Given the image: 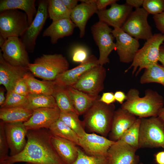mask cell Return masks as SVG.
<instances>
[{"label":"cell","instance_id":"obj_1","mask_svg":"<svg viewBox=\"0 0 164 164\" xmlns=\"http://www.w3.org/2000/svg\"><path fill=\"white\" fill-rule=\"evenodd\" d=\"M52 135L48 129L28 130L27 142L23 150L16 155H9L4 161L12 164L22 162L33 164H64L53 147Z\"/></svg>","mask_w":164,"mask_h":164},{"label":"cell","instance_id":"obj_2","mask_svg":"<svg viewBox=\"0 0 164 164\" xmlns=\"http://www.w3.org/2000/svg\"><path fill=\"white\" fill-rule=\"evenodd\" d=\"M125 101L121 108L128 111L139 118L157 117L160 110L163 108V97L156 91L147 89L145 96L140 97L138 90L130 89L126 94Z\"/></svg>","mask_w":164,"mask_h":164},{"label":"cell","instance_id":"obj_3","mask_svg":"<svg viewBox=\"0 0 164 164\" xmlns=\"http://www.w3.org/2000/svg\"><path fill=\"white\" fill-rule=\"evenodd\" d=\"M100 98L84 114L83 122L91 132L106 137L111 129L115 107L113 103L107 104L101 101Z\"/></svg>","mask_w":164,"mask_h":164},{"label":"cell","instance_id":"obj_4","mask_svg":"<svg viewBox=\"0 0 164 164\" xmlns=\"http://www.w3.org/2000/svg\"><path fill=\"white\" fill-rule=\"evenodd\" d=\"M69 64L62 54H43L28 66L34 76L43 80L54 81L60 74L69 70Z\"/></svg>","mask_w":164,"mask_h":164},{"label":"cell","instance_id":"obj_5","mask_svg":"<svg viewBox=\"0 0 164 164\" xmlns=\"http://www.w3.org/2000/svg\"><path fill=\"white\" fill-rule=\"evenodd\" d=\"M164 42V34L161 33L153 34L138 50L131 65L125 72H127L132 68V74H134L138 69L136 76L142 69L158 64L160 47Z\"/></svg>","mask_w":164,"mask_h":164},{"label":"cell","instance_id":"obj_6","mask_svg":"<svg viewBox=\"0 0 164 164\" xmlns=\"http://www.w3.org/2000/svg\"><path fill=\"white\" fill-rule=\"evenodd\" d=\"M139 148H164V122L158 116L141 118Z\"/></svg>","mask_w":164,"mask_h":164},{"label":"cell","instance_id":"obj_7","mask_svg":"<svg viewBox=\"0 0 164 164\" xmlns=\"http://www.w3.org/2000/svg\"><path fill=\"white\" fill-rule=\"evenodd\" d=\"M0 12V36L6 40L11 37H21L29 26L26 14L17 9Z\"/></svg>","mask_w":164,"mask_h":164},{"label":"cell","instance_id":"obj_8","mask_svg":"<svg viewBox=\"0 0 164 164\" xmlns=\"http://www.w3.org/2000/svg\"><path fill=\"white\" fill-rule=\"evenodd\" d=\"M91 30L99 50V64L103 66L109 63L108 56L112 50L116 49L112 29L106 23L99 21L91 26Z\"/></svg>","mask_w":164,"mask_h":164},{"label":"cell","instance_id":"obj_9","mask_svg":"<svg viewBox=\"0 0 164 164\" xmlns=\"http://www.w3.org/2000/svg\"><path fill=\"white\" fill-rule=\"evenodd\" d=\"M149 15L143 8L136 9L132 12L121 28L138 40H146L153 35L148 21Z\"/></svg>","mask_w":164,"mask_h":164},{"label":"cell","instance_id":"obj_10","mask_svg":"<svg viewBox=\"0 0 164 164\" xmlns=\"http://www.w3.org/2000/svg\"><path fill=\"white\" fill-rule=\"evenodd\" d=\"M106 74L105 68L98 65L85 73L71 87L84 93L98 96L104 89Z\"/></svg>","mask_w":164,"mask_h":164},{"label":"cell","instance_id":"obj_11","mask_svg":"<svg viewBox=\"0 0 164 164\" xmlns=\"http://www.w3.org/2000/svg\"><path fill=\"white\" fill-rule=\"evenodd\" d=\"M48 16L47 0L39 1L36 16L32 23L21 37L28 52H33L37 37Z\"/></svg>","mask_w":164,"mask_h":164},{"label":"cell","instance_id":"obj_12","mask_svg":"<svg viewBox=\"0 0 164 164\" xmlns=\"http://www.w3.org/2000/svg\"><path fill=\"white\" fill-rule=\"evenodd\" d=\"M0 48L3 58L10 64L28 67L30 63L28 51L19 37L8 38Z\"/></svg>","mask_w":164,"mask_h":164},{"label":"cell","instance_id":"obj_13","mask_svg":"<svg viewBox=\"0 0 164 164\" xmlns=\"http://www.w3.org/2000/svg\"><path fill=\"white\" fill-rule=\"evenodd\" d=\"M112 33L116 40V49L120 62H132L139 50L138 40L124 32L121 28H114Z\"/></svg>","mask_w":164,"mask_h":164},{"label":"cell","instance_id":"obj_14","mask_svg":"<svg viewBox=\"0 0 164 164\" xmlns=\"http://www.w3.org/2000/svg\"><path fill=\"white\" fill-rule=\"evenodd\" d=\"M115 142L95 133L86 132L79 137V146L87 155L107 157L109 149Z\"/></svg>","mask_w":164,"mask_h":164},{"label":"cell","instance_id":"obj_15","mask_svg":"<svg viewBox=\"0 0 164 164\" xmlns=\"http://www.w3.org/2000/svg\"><path fill=\"white\" fill-rule=\"evenodd\" d=\"M138 149L121 140L116 141L108 151V164H138Z\"/></svg>","mask_w":164,"mask_h":164},{"label":"cell","instance_id":"obj_16","mask_svg":"<svg viewBox=\"0 0 164 164\" xmlns=\"http://www.w3.org/2000/svg\"><path fill=\"white\" fill-rule=\"evenodd\" d=\"M132 8L126 4L115 3L108 9L98 11L99 21L114 28H121L132 12Z\"/></svg>","mask_w":164,"mask_h":164},{"label":"cell","instance_id":"obj_17","mask_svg":"<svg viewBox=\"0 0 164 164\" xmlns=\"http://www.w3.org/2000/svg\"><path fill=\"white\" fill-rule=\"evenodd\" d=\"M4 129L10 150V156L19 153L26 144L28 130L23 123H4Z\"/></svg>","mask_w":164,"mask_h":164},{"label":"cell","instance_id":"obj_18","mask_svg":"<svg viewBox=\"0 0 164 164\" xmlns=\"http://www.w3.org/2000/svg\"><path fill=\"white\" fill-rule=\"evenodd\" d=\"M60 112L58 107L37 109L33 110L31 117L23 124L28 130L49 129L59 118Z\"/></svg>","mask_w":164,"mask_h":164},{"label":"cell","instance_id":"obj_19","mask_svg":"<svg viewBox=\"0 0 164 164\" xmlns=\"http://www.w3.org/2000/svg\"><path fill=\"white\" fill-rule=\"evenodd\" d=\"M98 65V59L93 55H90L85 61L61 74L53 81L59 86H72L85 73Z\"/></svg>","mask_w":164,"mask_h":164},{"label":"cell","instance_id":"obj_20","mask_svg":"<svg viewBox=\"0 0 164 164\" xmlns=\"http://www.w3.org/2000/svg\"><path fill=\"white\" fill-rule=\"evenodd\" d=\"M30 72L28 67L12 65L3 58L0 52V84L7 91L12 90L16 82Z\"/></svg>","mask_w":164,"mask_h":164},{"label":"cell","instance_id":"obj_21","mask_svg":"<svg viewBox=\"0 0 164 164\" xmlns=\"http://www.w3.org/2000/svg\"><path fill=\"white\" fill-rule=\"evenodd\" d=\"M137 119L135 116L121 108L115 110L111 129L108 135L109 139L114 142L120 140Z\"/></svg>","mask_w":164,"mask_h":164},{"label":"cell","instance_id":"obj_22","mask_svg":"<svg viewBox=\"0 0 164 164\" xmlns=\"http://www.w3.org/2000/svg\"><path fill=\"white\" fill-rule=\"evenodd\" d=\"M51 140L55 151L64 164H72L75 162L77 158L79 148L77 144L52 135Z\"/></svg>","mask_w":164,"mask_h":164},{"label":"cell","instance_id":"obj_23","mask_svg":"<svg viewBox=\"0 0 164 164\" xmlns=\"http://www.w3.org/2000/svg\"><path fill=\"white\" fill-rule=\"evenodd\" d=\"M76 27L70 18L53 21L43 32V36L50 37L51 43L55 44L59 39L71 35Z\"/></svg>","mask_w":164,"mask_h":164},{"label":"cell","instance_id":"obj_24","mask_svg":"<svg viewBox=\"0 0 164 164\" xmlns=\"http://www.w3.org/2000/svg\"><path fill=\"white\" fill-rule=\"evenodd\" d=\"M97 11L96 3L89 4L82 2L71 11L70 19L79 29L80 38H82L85 35L88 20Z\"/></svg>","mask_w":164,"mask_h":164},{"label":"cell","instance_id":"obj_25","mask_svg":"<svg viewBox=\"0 0 164 164\" xmlns=\"http://www.w3.org/2000/svg\"><path fill=\"white\" fill-rule=\"evenodd\" d=\"M71 98L74 108L79 115L84 114L100 97L89 94L71 86L66 87Z\"/></svg>","mask_w":164,"mask_h":164},{"label":"cell","instance_id":"obj_26","mask_svg":"<svg viewBox=\"0 0 164 164\" xmlns=\"http://www.w3.org/2000/svg\"><path fill=\"white\" fill-rule=\"evenodd\" d=\"M35 2V0H1L0 12L9 9H17L23 11L27 15L29 26L37 11Z\"/></svg>","mask_w":164,"mask_h":164},{"label":"cell","instance_id":"obj_27","mask_svg":"<svg viewBox=\"0 0 164 164\" xmlns=\"http://www.w3.org/2000/svg\"><path fill=\"white\" fill-rule=\"evenodd\" d=\"M33 112V110L27 108H0V119L4 123H24L30 118Z\"/></svg>","mask_w":164,"mask_h":164},{"label":"cell","instance_id":"obj_28","mask_svg":"<svg viewBox=\"0 0 164 164\" xmlns=\"http://www.w3.org/2000/svg\"><path fill=\"white\" fill-rule=\"evenodd\" d=\"M27 84L29 94L53 95L56 85L53 81L35 78L30 72L24 77Z\"/></svg>","mask_w":164,"mask_h":164},{"label":"cell","instance_id":"obj_29","mask_svg":"<svg viewBox=\"0 0 164 164\" xmlns=\"http://www.w3.org/2000/svg\"><path fill=\"white\" fill-rule=\"evenodd\" d=\"M49 129L52 135L70 140L79 146L78 135L60 118Z\"/></svg>","mask_w":164,"mask_h":164},{"label":"cell","instance_id":"obj_30","mask_svg":"<svg viewBox=\"0 0 164 164\" xmlns=\"http://www.w3.org/2000/svg\"><path fill=\"white\" fill-rule=\"evenodd\" d=\"M27 98L29 101L28 108L32 110L42 108L58 107L52 95L29 94Z\"/></svg>","mask_w":164,"mask_h":164},{"label":"cell","instance_id":"obj_31","mask_svg":"<svg viewBox=\"0 0 164 164\" xmlns=\"http://www.w3.org/2000/svg\"><path fill=\"white\" fill-rule=\"evenodd\" d=\"M140 82L142 84L157 83L164 87V67L158 63L145 69Z\"/></svg>","mask_w":164,"mask_h":164},{"label":"cell","instance_id":"obj_32","mask_svg":"<svg viewBox=\"0 0 164 164\" xmlns=\"http://www.w3.org/2000/svg\"><path fill=\"white\" fill-rule=\"evenodd\" d=\"M52 95L60 111H73L76 112L66 87L56 85Z\"/></svg>","mask_w":164,"mask_h":164},{"label":"cell","instance_id":"obj_33","mask_svg":"<svg viewBox=\"0 0 164 164\" xmlns=\"http://www.w3.org/2000/svg\"><path fill=\"white\" fill-rule=\"evenodd\" d=\"M49 16L52 22L66 18H70L71 11L69 10L62 0H48Z\"/></svg>","mask_w":164,"mask_h":164},{"label":"cell","instance_id":"obj_34","mask_svg":"<svg viewBox=\"0 0 164 164\" xmlns=\"http://www.w3.org/2000/svg\"><path fill=\"white\" fill-rule=\"evenodd\" d=\"M79 116L73 111H60L59 118L80 137L86 132L83 122L79 119Z\"/></svg>","mask_w":164,"mask_h":164},{"label":"cell","instance_id":"obj_35","mask_svg":"<svg viewBox=\"0 0 164 164\" xmlns=\"http://www.w3.org/2000/svg\"><path fill=\"white\" fill-rule=\"evenodd\" d=\"M140 118H137L134 123L123 134L120 140L129 145L139 149Z\"/></svg>","mask_w":164,"mask_h":164},{"label":"cell","instance_id":"obj_36","mask_svg":"<svg viewBox=\"0 0 164 164\" xmlns=\"http://www.w3.org/2000/svg\"><path fill=\"white\" fill-rule=\"evenodd\" d=\"M27 97L18 94L13 90L7 92L5 101L1 108L21 107L28 108Z\"/></svg>","mask_w":164,"mask_h":164},{"label":"cell","instance_id":"obj_37","mask_svg":"<svg viewBox=\"0 0 164 164\" xmlns=\"http://www.w3.org/2000/svg\"><path fill=\"white\" fill-rule=\"evenodd\" d=\"M72 164H108V156L89 155L79 148L77 158Z\"/></svg>","mask_w":164,"mask_h":164},{"label":"cell","instance_id":"obj_38","mask_svg":"<svg viewBox=\"0 0 164 164\" xmlns=\"http://www.w3.org/2000/svg\"><path fill=\"white\" fill-rule=\"evenodd\" d=\"M142 5L149 14L153 15L164 11V0H144Z\"/></svg>","mask_w":164,"mask_h":164},{"label":"cell","instance_id":"obj_39","mask_svg":"<svg viewBox=\"0 0 164 164\" xmlns=\"http://www.w3.org/2000/svg\"><path fill=\"white\" fill-rule=\"evenodd\" d=\"M71 56L73 62L81 63L86 60L90 55H89L88 50L86 47L78 45L72 48Z\"/></svg>","mask_w":164,"mask_h":164},{"label":"cell","instance_id":"obj_40","mask_svg":"<svg viewBox=\"0 0 164 164\" xmlns=\"http://www.w3.org/2000/svg\"><path fill=\"white\" fill-rule=\"evenodd\" d=\"M9 148L6 139L4 129V123L0 121V162L4 161L9 156Z\"/></svg>","mask_w":164,"mask_h":164},{"label":"cell","instance_id":"obj_41","mask_svg":"<svg viewBox=\"0 0 164 164\" xmlns=\"http://www.w3.org/2000/svg\"><path fill=\"white\" fill-rule=\"evenodd\" d=\"M12 90L16 93L25 97H27L29 94L27 84L24 77L16 82Z\"/></svg>","mask_w":164,"mask_h":164},{"label":"cell","instance_id":"obj_42","mask_svg":"<svg viewBox=\"0 0 164 164\" xmlns=\"http://www.w3.org/2000/svg\"><path fill=\"white\" fill-rule=\"evenodd\" d=\"M153 18L156 28L161 33L164 34V11L153 15Z\"/></svg>","mask_w":164,"mask_h":164},{"label":"cell","instance_id":"obj_43","mask_svg":"<svg viewBox=\"0 0 164 164\" xmlns=\"http://www.w3.org/2000/svg\"><path fill=\"white\" fill-rule=\"evenodd\" d=\"M99 101L107 104H113L115 101L114 94L112 92H107L103 93Z\"/></svg>","mask_w":164,"mask_h":164},{"label":"cell","instance_id":"obj_44","mask_svg":"<svg viewBox=\"0 0 164 164\" xmlns=\"http://www.w3.org/2000/svg\"><path fill=\"white\" fill-rule=\"evenodd\" d=\"M118 1V0H97L96 5L98 11L105 9L108 5H111Z\"/></svg>","mask_w":164,"mask_h":164},{"label":"cell","instance_id":"obj_45","mask_svg":"<svg viewBox=\"0 0 164 164\" xmlns=\"http://www.w3.org/2000/svg\"><path fill=\"white\" fill-rule=\"evenodd\" d=\"M115 100L121 104H122L126 99V94L123 91H117L114 93Z\"/></svg>","mask_w":164,"mask_h":164},{"label":"cell","instance_id":"obj_46","mask_svg":"<svg viewBox=\"0 0 164 164\" xmlns=\"http://www.w3.org/2000/svg\"><path fill=\"white\" fill-rule=\"evenodd\" d=\"M144 0H126V4L127 5L133 8L136 9L140 8L142 5Z\"/></svg>","mask_w":164,"mask_h":164},{"label":"cell","instance_id":"obj_47","mask_svg":"<svg viewBox=\"0 0 164 164\" xmlns=\"http://www.w3.org/2000/svg\"><path fill=\"white\" fill-rule=\"evenodd\" d=\"M66 7L71 11L78 5L79 0H62Z\"/></svg>","mask_w":164,"mask_h":164},{"label":"cell","instance_id":"obj_48","mask_svg":"<svg viewBox=\"0 0 164 164\" xmlns=\"http://www.w3.org/2000/svg\"><path fill=\"white\" fill-rule=\"evenodd\" d=\"M155 162L157 164H164V151L158 152L155 155Z\"/></svg>","mask_w":164,"mask_h":164},{"label":"cell","instance_id":"obj_49","mask_svg":"<svg viewBox=\"0 0 164 164\" xmlns=\"http://www.w3.org/2000/svg\"><path fill=\"white\" fill-rule=\"evenodd\" d=\"M159 61L160 62L164 67V49L162 45L160 47Z\"/></svg>","mask_w":164,"mask_h":164},{"label":"cell","instance_id":"obj_50","mask_svg":"<svg viewBox=\"0 0 164 164\" xmlns=\"http://www.w3.org/2000/svg\"><path fill=\"white\" fill-rule=\"evenodd\" d=\"M6 98L5 96V90L3 87L0 89V105L2 106L4 103Z\"/></svg>","mask_w":164,"mask_h":164},{"label":"cell","instance_id":"obj_51","mask_svg":"<svg viewBox=\"0 0 164 164\" xmlns=\"http://www.w3.org/2000/svg\"><path fill=\"white\" fill-rule=\"evenodd\" d=\"M158 116L164 122V107L160 110Z\"/></svg>","mask_w":164,"mask_h":164},{"label":"cell","instance_id":"obj_52","mask_svg":"<svg viewBox=\"0 0 164 164\" xmlns=\"http://www.w3.org/2000/svg\"><path fill=\"white\" fill-rule=\"evenodd\" d=\"M79 1L81 2H84L87 4H93L96 3L97 0H81Z\"/></svg>","mask_w":164,"mask_h":164},{"label":"cell","instance_id":"obj_53","mask_svg":"<svg viewBox=\"0 0 164 164\" xmlns=\"http://www.w3.org/2000/svg\"><path fill=\"white\" fill-rule=\"evenodd\" d=\"M6 39L0 36V47H1L5 43Z\"/></svg>","mask_w":164,"mask_h":164},{"label":"cell","instance_id":"obj_54","mask_svg":"<svg viewBox=\"0 0 164 164\" xmlns=\"http://www.w3.org/2000/svg\"><path fill=\"white\" fill-rule=\"evenodd\" d=\"M0 164H11L9 163H8L6 162H5L4 161H3L2 162H0Z\"/></svg>","mask_w":164,"mask_h":164},{"label":"cell","instance_id":"obj_55","mask_svg":"<svg viewBox=\"0 0 164 164\" xmlns=\"http://www.w3.org/2000/svg\"><path fill=\"white\" fill-rule=\"evenodd\" d=\"M162 47H163V48L164 49V43H163V45H162Z\"/></svg>","mask_w":164,"mask_h":164},{"label":"cell","instance_id":"obj_56","mask_svg":"<svg viewBox=\"0 0 164 164\" xmlns=\"http://www.w3.org/2000/svg\"><path fill=\"white\" fill-rule=\"evenodd\" d=\"M138 164H143L142 163H140Z\"/></svg>","mask_w":164,"mask_h":164},{"label":"cell","instance_id":"obj_57","mask_svg":"<svg viewBox=\"0 0 164 164\" xmlns=\"http://www.w3.org/2000/svg\"><path fill=\"white\" fill-rule=\"evenodd\" d=\"M26 164H31V163H26Z\"/></svg>","mask_w":164,"mask_h":164}]
</instances>
